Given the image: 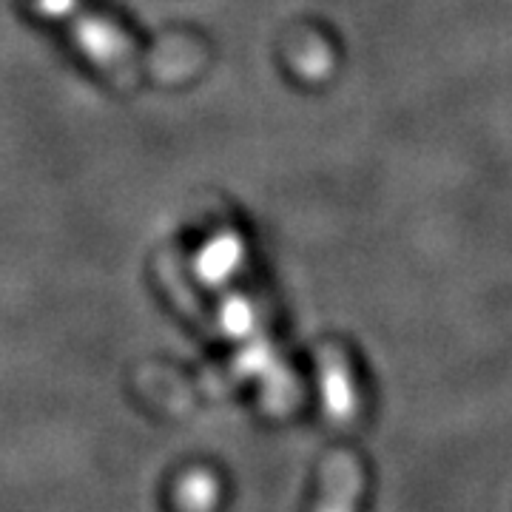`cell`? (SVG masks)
I'll return each mask as SVG.
<instances>
[{
  "instance_id": "6da1fadb",
  "label": "cell",
  "mask_w": 512,
  "mask_h": 512,
  "mask_svg": "<svg viewBox=\"0 0 512 512\" xmlns=\"http://www.w3.org/2000/svg\"><path fill=\"white\" fill-rule=\"evenodd\" d=\"M362 464L359 458L339 450L325 461V478H322V498L316 512H359L362 498Z\"/></svg>"
},
{
  "instance_id": "7a4b0ae2",
  "label": "cell",
  "mask_w": 512,
  "mask_h": 512,
  "mask_svg": "<svg viewBox=\"0 0 512 512\" xmlns=\"http://www.w3.org/2000/svg\"><path fill=\"white\" fill-rule=\"evenodd\" d=\"M322 396H325L328 419L333 424H350L356 419V410H359L356 387L350 379L345 356L336 348L322 350Z\"/></svg>"
}]
</instances>
